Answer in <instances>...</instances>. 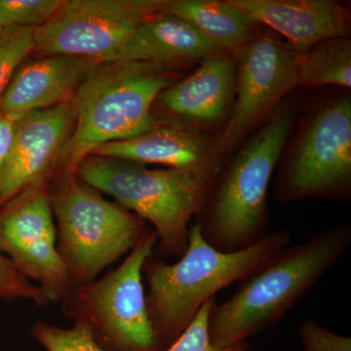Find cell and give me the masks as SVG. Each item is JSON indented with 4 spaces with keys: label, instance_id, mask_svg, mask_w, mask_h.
<instances>
[{
    "label": "cell",
    "instance_id": "ffe728a7",
    "mask_svg": "<svg viewBox=\"0 0 351 351\" xmlns=\"http://www.w3.org/2000/svg\"><path fill=\"white\" fill-rule=\"evenodd\" d=\"M34 27H11L0 31V101L14 73L34 52Z\"/></svg>",
    "mask_w": 351,
    "mask_h": 351
},
{
    "label": "cell",
    "instance_id": "8fae6325",
    "mask_svg": "<svg viewBox=\"0 0 351 351\" xmlns=\"http://www.w3.org/2000/svg\"><path fill=\"white\" fill-rule=\"evenodd\" d=\"M50 191L36 189L0 208V253L49 302H63L75 284L58 252Z\"/></svg>",
    "mask_w": 351,
    "mask_h": 351
},
{
    "label": "cell",
    "instance_id": "6da1fadb",
    "mask_svg": "<svg viewBox=\"0 0 351 351\" xmlns=\"http://www.w3.org/2000/svg\"><path fill=\"white\" fill-rule=\"evenodd\" d=\"M351 245V225L341 223L289 245L239 281L234 294L215 302L209 334L218 348L243 343L282 319L338 263Z\"/></svg>",
    "mask_w": 351,
    "mask_h": 351
},
{
    "label": "cell",
    "instance_id": "5bb4252c",
    "mask_svg": "<svg viewBox=\"0 0 351 351\" xmlns=\"http://www.w3.org/2000/svg\"><path fill=\"white\" fill-rule=\"evenodd\" d=\"M263 27L286 38L299 55L325 39L350 38V5L336 0H228Z\"/></svg>",
    "mask_w": 351,
    "mask_h": 351
},
{
    "label": "cell",
    "instance_id": "7a4b0ae2",
    "mask_svg": "<svg viewBox=\"0 0 351 351\" xmlns=\"http://www.w3.org/2000/svg\"><path fill=\"white\" fill-rule=\"evenodd\" d=\"M297 106L284 100L240 145L216 179L195 216L206 243L223 253L242 251L269 233L270 180L297 121Z\"/></svg>",
    "mask_w": 351,
    "mask_h": 351
},
{
    "label": "cell",
    "instance_id": "484cf974",
    "mask_svg": "<svg viewBox=\"0 0 351 351\" xmlns=\"http://www.w3.org/2000/svg\"><path fill=\"white\" fill-rule=\"evenodd\" d=\"M14 122L0 113V174L13 138Z\"/></svg>",
    "mask_w": 351,
    "mask_h": 351
},
{
    "label": "cell",
    "instance_id": "7c38bea8",
    "mask_svg": "<svg viewBox=\"0 0 351 351\" xmlns=\"http://www.w3.org/2000/svg\"><path fill=\"white\" fill-rule=\"evenodd\" d=\"M75 119L71 101L14 122L12 142L0 174V208L25 193L47 189Z\"/></svg>",
    "mask_w": 351,
    "mask_h": 351
},
{
    "label": "cell",
    "instance_id": "d6986e66",
    "mask_svg": "<svg viewBox=\"0 0 351 351\" xmlns=\"http://www.w3.org/2000/svg\"><path fill=\"white\" fill-rule=\"evenodd\" d=\"M299 87L351 88V39H325L297 56Z\"/></svg>",
    "mask_w": 351,
    "mask_h": 351
},
{
    "label": "cell",
    "instance_id": "30bf717a",
    "mask_svg": "<svg viewBox=\"0 0 351 351\" xmlns=\"http://www.w3.org/2000/svg\"><path fill=\"white\" fill-rule=\"evenodd\" d=\"M233 54L237 64L234 103L230 119L217 136L223 161L299 87L297 55L267 27H263Z\"/></svg>",
    "mask_w": 351,
    "mask_h": 351
},
{
    "label": "cell",
    "instance_id": "7402d4cb",
    "mask_svg": "<svg viewBox=\"0 0 351 351\" xmlns=\"http://www.w3.org/2000/svg\"><path fill=\"white\" fill-rule=\"evenodd\" d=\"M64 0H0V27L38 29L59 10Z\"/></svg>",
    "mask_w": 351,
    "mask_h": 351
},
{
    "label": "cell",
    "instance_id": "4fadbf2b",
    "mask_svg": "<svg viewBox=\"0 0 351 351\" xmlns=\"http://www.w3.org/2000/svg\"><path fill=\"white\" fill-rule=\"evenodd\" d=\"M237 64L232 51H212L191 75L165 88L154 106L173 124L218 136L230 119L235 97Z\"/></svg>",
    "mask_w": 351,
    "mask_h": 351
},
{
    "label": "cell",
    "instance_id": "277c9868",
    "mask_svg": "<svg viewBox=\"0 0 351 351\" xmlns=\"http://www.w3.org/2000/svg\"><path fill=\"white\" fill-rule=\"evenodd\" d=\"M176 69L145 62L96 64L73 100L75 124L60 158L62 178L75 176L83 159L101 145L142 135L162 123L154 104L177 82Z\"/></svg>",
    "mask_w": 351,
    "mask_h": 351
},
{
    "label": "cell",
    "instance_id": "8992f818",
    "mask_svg": "<svg viewBox=\"0 0 351 351\" xmlns=\"http://www.w3.org/2000/svg\"><path fill=\"white\" fill-rule=\"evenodd\" d=\"M276 202L351 197V96L321 97L306 108L279 159Z\"/></svg>",
    "mask_w": 351,
    "mask_h": 351
},
{
    "label": "cell",
    "instance_id": "5b68a950",
    "mask_svg": "<svg viewBox=\"0 0 351 351\" xmlns=\"http://www.w3.org/2000/svg\"><path fill=\"white\" fill-rule=\"evenodd\" d=\"M76 177L112 196L120 206L151 221L156 232L154 257H182L188 248L189 226L199 212L214 176L188 169H149L90 154L78 165Z\"/></svg>",
    "mask_w": 351,
    "mask_h": 351
},
{
    "label": "cell",
    "instance_id": "e0dca14e",
    "mask_svg": "<svg viewBox=\"0 0 351 351\" xmlns=\"http://www.w3.org/2000/svg\"><path fill=\"white\" fill-rule=\"evenodd\" d=\"M212 51L193 25L162 11L145 20L110 63L145 62L179 69L199 64Z\"/></svg>",
    "mask_w": 351,
    "mask_h": 351
},
{
    "label": "cell",
    "instance_id": "603a6c76",
    "mask_svg": "<svg viewBox=\"0 0 351 351\" xmlns=\"http://www.w3.org/2000/svg\"><path fill=\"white\" fill-rule=\"evenodd\" d=\"M217 297L212 298L200 307L195 319L180 335L172 345L163 351H248L247 341L218 348L212 343L209 334V316Z\"/></svg>",
    "mask_w": 351,
    "mask_h": 351
},
{
    "label": "cell",
    "instance_id": "2e32d148",
    "mask_svg": "<svg viewBox=\"0 0 351 351\" xmlns=\"http://www.w3.org/2000/svg\"><path fill=\"white\" fill-rule=\"evenodd\" d=\"M93 156L138 164H158L217 177L223 159L217 136L161 123L142 135L101 145Z\"/></svg>",
    "mask_w": 351,
    "mask_h": 351
},
{
    "label": "cell",
    "instance_id": "cb8c5ba5",
    "mask_svg": "<svg viewBox=\"0 0 351 351\" xmlns=\"http://www.w3.org/2000/svg\"><path fill=\"white\" fill-rule=\"evenodd\" d=\"M0 298L31 300L39 306L50 304L40 288L32 285L16 269L13 263L0 253Z\"/></svg>",
    "mask_w": 351,
    "mask_h": 351
},
{
    "label": "cell",
    "instance_id": "ac0fdd59",
    "mask_svg": "<svg viewBox=\"0 0 351 351\" xmlns=\"http://www.w3.org/2000/svg\"><path fill=\"white\" fill-rule=\"evenodd\" d=\"M163 12L193 25L213 51L233 52L263 27L228 0H168Z\"/></svg>",
    "mask_w": 351,
    "mask_h": 351
},
{
    "label": "cell",
    "instance_id": "ba28073f",
    "mask_svg": "<svg viewBox=\"0 0 351 351\" xmlns=\"http://www.w3.org/2000/svg\"><path fill=\"white\" fill-rule=\"evenodd\" d=\"M156 242V232L147 230L117 269L75 285L62 302L64 313L87 324L104 351H162L147 313L143 283V267L154 256Z\"/></svg>",
    "mask_w": 351,
    "mask_h": 351
},
{
    "label": "cell",
    "instance_id": "52a82bcc",
    "mask_svg": "<svg viewBox=\"0 0 351 351\" xmlns=\"http://www.w3.org/2000/svg\"><path fill=\"white\" fill-rule=\"evenodd\" d=\"M50 199L58 221V252L75 285L96 280L147 232L144 219L104 199L76 175L61 178Z\"/></svg>",
    "mask_w": 351,
    "mask_h": 351
},
{
    "label": "cell",
    "instance_id": "3957f363",
    "mask_svg": "<svg viewBox=\"0 0 351 351\" xmlns=\"http://www.w3.org/2000/svg\"><path fill=\"white\" fill-rule=\"evenodd\" d=\"M289 230L270 232L245 250L223 253L201 237L197 225L189 226L188 248L169 265L152 256L143 267L147 284V313L162 351L179 338L200 307L219 291L239 282L276 252L291 245Z\"/></svg>",
    "mask_w": 351,
    "mask_h": 351
},
{
    "label": "cell",
    "instance_id": "4316f807",
    "mask_svg": "<svg viewBox=\"0 0 351 351\" xmlns=\"http://www.w3.org/2000/svg\"><path fill=\"white\" fill-rule=\"evenodd\" d=\"M1 29H2L1 27H0V31H1Z\"/></svg>",
    "mask_w": 351,
    "mask_h": 351
},
{
    "label": "cell",
    "instance_id": "44dd1931",
    "mask_svg": "<svg viewBox=\"0 0 351 351\" xmlns=\"http://www.w3.org/2000/svg\"><path fill=\"white\" fill-rule=\"evenodd\" d=\"M32 335L47 351H104L95 341L90 327L82 321H75L71 329L40 321L32 327Z\"/></svg>",
    "mask_w": 351,
    "mask_h": 351
},
{
    "label": "cell",
    "instance_id": "9a60e30c",
    "mask_svg": "<svg viewBox=\"0 0 351 351\" xmlns=\"http://www.w3.org/2000/svg\"><path fill=\"white\" fill-rule=\"evenodd\" d=\"M88 58L52 55L23 62L0 101V113L12 122L75 98L96 64Z\"/></svg>",
    "mask_w": 351,
    "mask_h": 351
},
{
    "label": "cell",
    "instance_id": "9c48e42d",
    "mask_svg": "<svg viewBox=\"0 0 351 351\" xmlns=\"http://www.w3.org/2000/svg\"><path fill=\"white\" fill-rule=\"evenodd\" d=\"M168 0H64L36 29V57L66 55L110 63L145 20L162 12Z\"/></svg>",
    "mask_w": 351,
    "mask_h": 351
},
{
    "label": "cell",
    "instance_id": "d4e9b609",
    "mask_svg": "<svg viewBox=\"0 0 351 351\" xmlns=\"http://www.w3.org/2000/svg\"><path fill=\"white\" fill-rule=\"evenodd\" d=\"M304 351H351V339L327 329L307 318L299 327Z\"/></svg>",
    "mask_w": 351,
    "mask_h": 351
}]
</instances>
